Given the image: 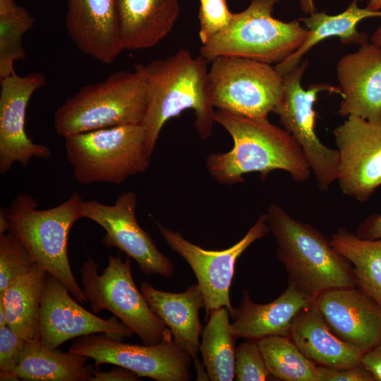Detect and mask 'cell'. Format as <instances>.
Returning <instances> with one entry per match:
<instances>
[{"instance_id":"5bb4252c","label":"cell","mask_w":381,"mask_h":381,"mask_svg":"<svg viewBox=\"0 0 381 381\" xmlns=\"http://www.w3.org/2000/svg\"><path fill=\"white\" fill-rule=\"evenodd\" d=\"M346 118L333 131L339 155L337 181L344 194L365 202L381 186V120Z\"/></svg>"},{"instance_id":"ac0fdd59","label":"cell","mask_w":381,"mask_h":381,"mask_svg":"<svg viewBox=\"0 0 381 381\" xmlns=\"http://www.w3.org/2000/svg\"><path fill=\"white\" fill-rule=\"evenodd\" d=\"M67 35L79 50L110 64L122 52L116 0H68Z\"/></svg>"},{"instance_id":"4fadbf2b","label":"cell","mask_w":381,"mask_h":381,"mask_svg":"<svg viewBox=\"0 0 381 381\" xmlns=\"http://www.w3.org/2000/svg\"><path fill=\"white\" fill-rule=\"evenodd\" d=\"M136 205L137 196L133 191L123 192L110 205L95 200H84L83 217L101 226L106 231L103 243L107 247L118 248L133 258L141 272L149 276L159 274L171 278L174 275V265L138 223Z\"/></svg>"},{"instance_id":"6da1fadb","label":"cell","mask_w":381,"mask_h":381,"mask_svg":"<svg viewBox=\"0 0 381 381\" xmlns=\"http://www.w3.org/2000/svg\"><path fill=\"white\" fill-rule=\"evenodd\" d=\"M215 123L233 140L226 152L209 155L205 160L210 175L219 183L234 185L243 175L259 172L264 180L273 170H283L293 181H306L312 171L298 143L283 128L267 119H253L217 110Z\"/></svg>"},{"instance_id":"e575fe53","label":"cell","mask_w":381,"mask_h":381,"mask_svg":"<svg viewBox=\"0 0 381 381\" xmlns=\"http://www.w3.org/2000/svg\"><path fill=\"white\" fill-rule=\"evenodd\" d=\"M319 381H375L373 373L362 364L344 369H333L317 365Z\"/></svg>"},{"instance_id":"f35d334b","label":"cell","mask_w":381,"mask_h":381,"mask_svg":"<svg viewBox=\"0 0 381 381\" xmlns=\"http://www.w3.org/2000/svg\"><path fill=\"white\" fill-rule=\"evenodd\" d=\"M9 224L6 215V208L0 210V234L8 232Z\"/></svg>"},{"instance_id":"1f68e13d","label":"cell","mask_w":381,"mask_h":381,"mask_svg":"<svg viewBox=\"0 0 381 381\" xmlns=\"http://www.w3.org/2000/svg\"><path fill=\"white\" fill-rule=\"evenodd\" d=\"M270 375L258 341L246 339L235 349V378L237 381H264Z\"/></svg>"},{"instance_id":"603a6c76","label":"cell","mask_w":381,"mask_h":381,"mask_svg":"<svg viewBox=\"0 0 381 381\" xmlns=\"http://www.w3.org/2000/svg\"><path fill=\"white\" fill-rule=\"evenodd\" d=\"M123 49L152 47L172 30L179 15L178 0H116Z\"/></svg>"},{"instance_id":"277c9868","label":"cell","mask_w":381,"mask_h":381,"mask_svg":"<svg viewBox=\"0 0 381 381\" xmlns=\"http://www.w3.org/2000/svg\"><path fill=\"white\" fill-rule=\"evenodd\" d=\"M83 199L78 193L54 207L39 210L30 195L20 193L6 208L9 232L27 248L35 263L61 282L81 303H88L78 284L68 257V234L83 217Z\"/></svg>"},{"instance_id":"4316f807","label":"cell","mask_w":381,"mask_h":381,"mask_svg":"<svg viewBox=\"0 0 381 381\" xmlns=\"http://www.w3.org/2000/svg\"><path fill=\"white\" fill-rule=\"evenodd\" d=\"M329 239L351 265L357 286L381 308V238L363 239L340 228Z\"/></svg>"},{"instance_id":"f1b7e54d","label":"cell","mask_w":381,"mask_h":381,"mask_svg":"<svg viewBox=\"0 0 381 381\" xmlns=\"http://www.w3.org/2000/svg\"><path fill=\"white\" fill-rule=\"evenodd\" d=\"M258 344L274 377L284 381H319L317 365L301 352L289 336L266 337Z\"/></svg>"},{"instance_id":"30bf717a","label":"cell","mask_w":381,"mask_h":381,"mask_svg":"<svg viewBox=\"0 0 381 381\" xmlns=\"http://www.w3.org/2000/svg\"><path fill=\"white\" fill-rule=\"evenodd\" d=\"M308 61L283 75L280 99L272 112L279 117V123L301 147L314 174L320 190L327 191L337 181L339 155L337 149L325 145L317 136L314 104L319 92L327 91L341 96L339 87L326 83L310 85L308 89L301 85V78Z\"/></svg>"},{"instance_id":"8d00e7d4","label":"cell","mask_w":381,"mask_h":381,"mask_svg":"<svg viewBox=\"0 0 381 381\" xmlns=\"http://www.w3.org/2000/svg\"><path fill=\"white\" fill-rule=\"evenodd\" d=\"M356 234L363 239L381 238V214H374L365 218L358 225Z\"/></svg>"},{"instance_id":"484cf974","label":"cell","mask_w":381,"mask_h":381,"mask_svg":"<svg viewBox=\"0 0 381 381\" xmlns=\"http://www.w3.org/2000/svg\"><path fill=\"white\" fill-rule=\"evenodd\" d=\"M47 272L35 264L0 294L7 325L25 340L40 336V313Z\"/></svg>"},{"instance_id":"4dcf8cb0","label":"cell","mask_w":381,"mask_h":381,"mask_svg":"<svg viewBox=\"0 0 381 381\" xmlns=\"http://www.w3.org/2000/svg\"><path fill=\"white\" fill-rule=\"evenodd\" d=\"M35 264L27 248L12 233L0 234V294Z\"/></svg>"},{"instance_id":"ab89813d","label":"cell","mask_w":381,"mask_h":381,"mask_svg":"<svg viewBox=\"0 0 381 381\" xmlns=\"http://www.w3.org/2000/svg\"><path fill=\"white\" fill-rule=\"evenodd\" d=\"M301 10L306 14H312L316 12L313 0H300Z\"/></svg>"},{"instance_id":"74e56055","label":"cell","mask_w":381,"mask_h":381,"mask_svg":"<svg viewBox=\"0 0 381 381\" xmlns=\"http://www.w3.org/2000/svg\"><path fill=\"white\" fill-rule=\"evenodd\" d=\"M361 363L373 373L375 381H381V344L367 351Z\"/></svg>"},{"instance_id":"d590c367","label":"cell","mask_w":381,"mask_h":381,"mask_svg":"<svg viewBox=\"0 0 381 381\" xmlns=\"http://www.w3.org/2000/svg\"><path fill=\"white\" fill-rule=\"evenodd\" d=\"M140 377L133 371L120 367L109 371L94 370L90 381H136Z\"/></svg>"},{"instance_id":"d6986e66","label":"cell","mask_w":381,"mask_h":381,"mask_svg":"<svg viewBox=\"0 0 381 381\" xmlns=\"http://www.w3.org/2000/svg\"><path fill=\"white\" fill-rule=\"evenodd\" d=\"M337 76L342 101L339 114L370 121L381 120V48L373 42L361 45L337 63Z\"/></svg>"},{"instance_id":"8992f818","label":"cell","mask_w":381,"mask_h":381,"mask_svg":"<svg viewBox=\"0 0 381 381\" xmlns=\"http://www.w3.org/2000/svg\"><path fill=\"white\" fill-rule=\"evenodd\" d=\"M279 0H251L234 13L229 25L201 45L207 62L219 56H236L267 64H279L303 44L309 31L299 20L284 22L272 16Z\"/></svg>"},{"instance_id":"d4e9b609","label":"cell","mask_w":381,"mask_h":381,"mask_svg":"<svg viewBox=\"0 0 381 381\" xmlns=\"http://www.w3.org/2000/svg\"><path fill=\"white\" fill-rule=\"evenodd\" d=\"M88 357L44 346L39 337L26 340L14 374L25 381H90Z\"/></svg>"},{"instance_id":"5b68a950","label":"cell","mask_w":381,"mask_h":381,"mask_svg":"<svg viewBox=\"0 0 381 381\" xmlns=\"http://www.w3.org/2000/svg\"><path fill=\"white\" fill-rule=\"evenodd\" d=\"M147 89L138 64L134 71H119L103 81L82 87L54 114L57 135L66 137L126 124H141Z\"/></svg>"},{"instance_id":"836d02e7","label":"cell","mask_w":381,"mask_h":381,"mask_svg":"<svg viewBox=\"0 0 381 381\" xmlns=\"http://www.w3.org/2000/svg\"><path fill=\"white\" fill-rule=\"evenodd\" d=\"M25 341L8 325L0 327V380L19 381L14 374Z\"/></svg>"},{"instance_id":"ffe728a7","label":"cell","mask_w":381,"mask_h":381,"mask_svg":"<svg viewBox=\"0 0 381 381\" xmlns=\"http://www.w3.org/2000/svg\"><path fill=\"white\" fill-rule=\"evenodd\" d=\"M314 299L289 282L277 298L265 304L253 301L245 289L239 306L234 308L231 315V332L236 339L256 341L269 336H289L295 316Z\"/></svg>"},{"instance_id":"52a82bcc","label":"cell","mask_w":381,"mask_h":381,"mask_svg":"<svg viewBox=\"0 0 381 381\" xmlns=\"http://www.w3.org/2000/svg\"><path fill=\"white\" fill-rule=\"evenodd\" d=\"M74 178L83 185L121 184L145 173L151 156L141 124H126L73 135L64 138Z\"/></svg>"},{"instance_id":"2e32d148","label":"cell","mask_w":381,"mask_h":381,"mask_svg":"<svg viewBox=\"0 0 381 381\" xmlns=\"http://www.w3.org/2000/svg\"><path fill=\"white\" fill-rule=\"evenodd\" d=\"M0 173L4 174L13 164L26 167L33 157L47 159L49 147L35 143L25 131L26 109L33 93L46 84L38 72L25 75L16 73L0 80Z\"/></svg>"},{"instance_id":"9c48e42d","label":"cell","mask_w":381,"mask_h":381,"mask_svg":"<svg viewBox=\"0 0 381 381\" xmlns=\"http://www.w3.org/2000/svg\"><path fill=\"white\" fill-rule=\"evenodd\" d=\"M214 109L253 119H267L278 103L283 76L270 64L236 56H219L208 69Z\"/></svg>"},{"instance_id":"f546056e","label":"cell","mask_w":381,"mask_h":381,"mask_svg":"<svg viewBox=\"0 0 381 381\" xmlns=\"http://www.w3.org/2000/svg\"><path fill=\"white\" fill-rule=\"evenodd\" d=\"M34 23L27 9L14 0H0V80L15 73V62L25 59L23 37Z\"/></svg>"},{"instance_id":"8fae6325","label":"cell","mask_w":381,"mask_h":381,"mask_svg":"<svg viewBox=\"0 0 381 381\" xmlns=\"http://www.w3.org/2000/svg\"><path fill=\"white\" fill-rule=\"evenodd\" d=\"M69 351L90 358L95 366L109 363L157 381H188L193 358L174 339L154 345L124 344L105 333L76 338Z\"/></svg>"},{"instance_id":"7c38bea8","label":"cell","mask_w":381,"mask_h":381,"mask_svg":"<svg viewBox=\"0 0 381 381\" xmlns=\"http://www.w3.org/2000/svg\"><path fill=\"white\" fill-rule=\"evenodd\" d=\"M156 224L167 245L187 262L194 272L203 295L206 318L221 307L227 308L231 317L234 307L229 294L236 261L252 243L270 231L266 214L258 217L239 241L221 250L204 249L186 239L180 231L171 230L157 222Z\"/></svg>"},{"instance_id":"60d3db41","label":"cell","mask_w":381,"mask_h":381,"mask_svg":"<svg viewBox=\"0 0 381 381\" xmlns=\"http://www.w3.org/2000/svg\"><path fill=\"white\" fill-rule=\"evenodd\" d=\"M370 41L381 48V25L372 34Z\"/></svg>"},{"instance_id":"d6a6232c","label":"cell","mask_w":381,"mask_h":381,"mask_svg":"<svg viewBox=\"0 0 381 381\" xmlns=\"http://www.w3.org/2000/svg\"><path fill=\"white\" fill-rule=\"evenodd\" d=\"M233 14L226 0H200L199 37L202 44L224 30L230 23Z\"/></svg>"},{"instance_id":"e0dca14e","label":"cell","mask_w":381,"mask_h":381,"mask_svg":"<svg viewBox=\"0 0 381 381\" xmlns=\"http://www.w3.org/2000/svg\"><path fill=\"white\" fill-rule=\"evenodd\" d=\"M315 300L342 340L365 351L381 344V308L358 286L325 290Z\"/></svg>"},{"instance_id":"7a4b0ae2","label":"cell","mask_w":381,"mask_h":381,"mask_svg":"<svg viewBox=\"0 0 381 381\" xmlns=\"http://www.w3.org/2000/svg\"><path fill=\"white\" fill-rule=\"evenodd\" d=\"M207 63L200 55L194 57L181 48L166 58L138 64L147 83V109L141 125L150 156L166 122L187 109L194 112L199 136L205 140L211 135L216 111L210 99Z\"/></svg>"},{"instance_id":"83f0119b","label":"cell","mask_w":381,"mask_h":381,"mask_svg":"<svg viewBox=\"0 0 381 381\" xmlns=\"http://www.w3.org/2000/svg\"><path fill=\"white\" fill-rule=\"evenodd\" d=\"M227 308L214 310L202 328L199 345L202 363L210 380L232 381L235 378V341Z\"/></svg>"},{"instance_id":"b9f144b4","label":"cell","mask_w":381,"mask_h":381,"mask_svg":"<svg viewBox=\"0 0 381 381\" xmlns=\"http://www.w3.org/2000/svg\"><path fill=\"white\" fill-rule=\"evenodd\" d=\"M7 325L6 314L3 299L0 298V327Z\"/></svg>"},{"instance_id":"3957f363","label":"cell","mask_w":381,"mask_h":381,"mask_svg":"<svg viewBox=\"0 0 381 381\" xmlns=\"http://www.w3.org/2000/svg\"><path fill=\"white\" fill-rule=\"evenodd\" d=\"M265 214L288 282L314 298L330 289L357 286L351 265L320 231L275 203Z\"/></svg>"},{"instance_id":"ba28073f","label":"cell","mask_w":381,"mask_h":381,"mask_svg":"<svg viewBox=\"0 0 381 381\" xmlns=\"http://www.w3.org/2000/svg\"><path fill=\"white\" fill-rule=\"evenodd\" d=\"M93 259L80 270L83 291L94 313L107 310L118 318L145 345H154L173 338L171 331L154 312L137 288L128 257L123 261L109 255L102 274Z\"/></svg>"},{"instance_id":"7bdbcfd3","label":"cell","mask_w":381,"mask_h":381,"mask_svg":"<svg viewBox=\"0 0 381 381\" xmlns=\"http://www.w3.org/2000/svg\"><path fill=\"white\" fill-rule=\"evenodd\" d=\"M367 8L375 11H381V0H368Z\"/></svg>"},{"instance_id":"9a60e30c","label":"cell","mask_w":381,"mask_h":381,"mask_svg":"<svg viewBox=\"0 0 381 381\" xmlns=\"http://www.w3.org/2000/svg\"><path fill=\"white\" fill-rule=\"evenodd\" d=\"M78 302L61 282L47 273L40 313L39 338L44 346L57 349L68 340L90 334L105 333L119 341L133 334L116 316L101 318Z\"/></svg>"},{"instance_id":"7402d4cb","label":"cell","mask_w":381,"mask_h":381,"mask_svg":"<svg viewBox=\"0 0 381 381\" xmlns=\"http://www.w3.org/2000/svg\"><path fill=\"white\" fill-rule=\"evenodd\" d=\"M140 290L154 312L171 332L174 340L193 358H198L202 325L199 311L205 301L198 284H193L181 293L159 290L147 282Z\"/></svg>"},{"instance_id":"cb8c5ba5","label":"cell","mask_w":381,"mask_h":381,"mask_svg":"<svg viewBox=\"0 0 381 381\" xmlns=\"http://www.w3.org/2000/svg\"><path fill=\"white\" fill-rule=\"evenodd\" d=\"M373 17H381V11L360 8L358 0H353L344 11L337 15L316 11L298 19L309 34L300 48L284 61L276 64L275 68L283 76L296 67L301 62L302 57L325 39L337 37L342 43L359 45L368 42L367 34L358 31L357 25L364 19Z\"/></svg>"},{"instance_id":"44dd1931","label":"cell","mask_w":381,"mask_h":381,"mask_svg":"<svg viewBox=\"0 0 381 381\" xmlns=\"http://www.w3.org/2000/svg\"><path fill=\"white\" fill-rule=\"evenodd\" d=\"M289 337L307 358L329 368L359 365L366 352L342 340L331 330L315 299L295 316Z\"/></svg>"}]
</instances>
